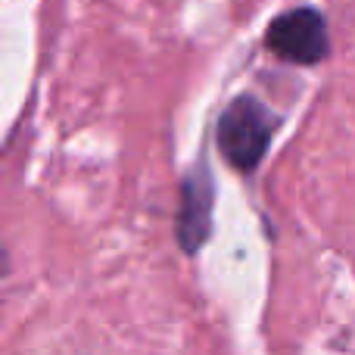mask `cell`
Masks as SVG:
<instances>
[{"mask_svg": "<svg viewBox=\"0 0 355 355\" xmlns=\"http://www.w3.org/2000/svg\"><path fill=\"white\" fill-rule=\"evenodd\" d=\"M277 116L259 97L240 94L225 106L215 125V144L227 166L237 172H252L265 159L271 141H275Z\"/></svg>", "mask_w": 355, "mask_h": 355, "instance_id": "obj_1", "label": "cell"}, {"mask_svg": "<svg viewBox=\"0 0 355 355\" xmlns=\"http://www.w3.org/2000/svg\"><path fill=\"white\" fill-rule=\"evenodd\" d=\"M212 202H215L212 172H209L206 162H200L181 181V196H178L175 234H178V246L187 256H196L200 246L212 234Z\"/></svg>", "mask_w": 355, "mask_h": 355, "instance_id": "obj_3", "label": "cell"}, {"mask_svg": "<svg viewBox=\"0 0 355 355\" xmlns=\"http://www.w3.org/2000/svg\"><path fill=\"white\" fill-rule=\"evenodd\" d=\"M265 47L284 62L293 66H318L331 53L327 22L312 6H296L271 19L265 31Z\"/></svg>", "mask_w": 355, "mask_h": 355, "instance_id": "obj_2", "label": "cell"}]
</instances>
